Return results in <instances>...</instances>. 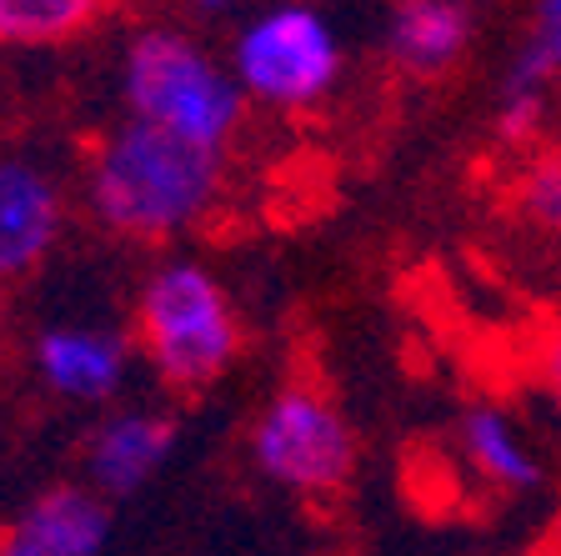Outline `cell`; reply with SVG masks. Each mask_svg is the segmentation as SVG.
Instances as JSON below:
<instances>
[{
	"mask_svg": "<svg viewBox=\"0 0 561 556\" xmlns=\"http://www.w3.org/2000/svg\"><path fill=\"white\" fill-rule=\"evenodd\" d=\"M136 337L165 386L201 392L241 351V321L231 296L201 261H165L136 302Z\"/></svg>",
	"mask_w": 561,
	"mask_h": 556,
	"instance_id": "obj_2",
	"label": "cell"
},
{
	"mask_svg": "<svg viewBox=\"0 0 561 556\" xmlns=\"http://www.w3.org/2000/svg\"><path fill=\"white\" fill-rule=\"evenodd\" d=\"M251 456L276 487L331 497L356 472V436L321 386H280L251 427Z\"/></svg>",
	"mask_w": 561,
	"mask_h": 556,
	"instance_id": "obj_5",
	"label": "cell"
},
{
	"mask_svg": "<svg viewBox=\"0 0 561 556\" xmlns=\"http://www.w3.org/2000/svg\"><path fill=\"white\" fill-rule=\"evenodd\" d=\"M245 91L216 56L191 46L181 31H140L126 50V105L136 121L226 151L241 126Z\"/></svg>",
	"mask_w": 561,
	"mask_h": 556,
	"instance_id": "obj_3",
	"label": "cell"
},
{
	"mask_svg": "<svg viewBox=\"0 0 561 556\" xmlns=\"http://www.w3.org/2000/svg\"><path fill=\"white\" fill-rule=\"evenodd\" d=\"M231 76L251 101L276 111H306L341 81V41L311 5H271L236 35Z\"/></svg>",
	"mask_w": 561,
	"mask_h": 556,
	"instance_id": "obj_4",
	"label": "cell"
},
{
	"mask_svg": "<svg viewBox=\"0 0 561 556\" xmlns=\"http://www.w3.org/2000/svg\"><path fill=\"white\" fill-rule=\"evenodd\" d=\"M531 376L541 382V392L551 396V401L561 406V321L557 326H547L537 337V347H531Z\"/></svg>",
	"mask_w": 561,
	"mask_h": 556,
	"instance_id": "obj_15",
	"label": "cell"
},
{
	"mask_svg": "<svg viewBox=\"0 0 561 556\" xmlns=\"http://www.w3.org/2000/svg\"><path fill=\"white\" fill-rule=\"evenodd\" d=\"M15 536L41 556H101L111 536V511L95 487H50L46 497L31 501Z\"/></svg>",
	"mask_w": 561,
	"mask_h": 556,
	"instance_id": "obj_11",
	"label": "cell"
},
{
	"mask_svg": "<svg viewBox=\"0 0 561 556\" xmlns=\"http://www.w3.org/2000/svg\"><path fill=\"white\" fill-rule=\"evenodd\" d=\"M0 556H41V552H35V546L31 542H21V536H5V542H0Z\"/></svg>",
	"mask_w": 561,
	"mask_h": 556,
	"instance_id": "obj_17",
	"label": "cell"
},
{
	"mask_svg": "<svg viewBox=\"0 0 561 556\" xmlns=\"http://www.w3.org/2000/svg\"><path fill=\"white\" fill-rule=\"evenodd\" d=\"M537 556H561V507H557V517H551V526H547V532H541Z\"/></svg>",
	"mask_w": 561,
	"mask_h": 556,
	"instance_id": "obj_16",
	"label": "cell"
},
{
	"mask_svg": "<svg viewBox=\"0 0 561 556\" xmlns=\"http://www.w3.org/2000/svg\"><path fill=\"white\" fill-rule=\"evenodd\" d=\"M105 11V0H0V46H60Z\"/></svg>",
	"mask_w": 561,
	"mask_h": 556,
	"instance_id": "obj_12",
	"label": "cell"
},
{
	"mask_svg": "<svg viewBox=\"0 0 561 556\" xmlns=\"http://www.w3.org/2000/svg\"><path fill=\"white\" fill-rule=\"evenodd\" d=\"M60 236V191L46 171L0 161V281L25 276Z\"/></svg>",
	"mask_w": 561,
	"mask_h": 556,
	"instance_id": "obj_8",
	"label": "cell"
},
{
	"mask_svg": "<svg viewBox=\"0 0 561 556\" xmlns=\"http://www.w3.org/2000/svg\"><path fill=\"white\" fill-rule=\"evenodd\" d=\"M456 446H461L467 472L491 491L522 497V491H537L547 481V462H541L537 441L506 406H467V417L456 427Z\"/></svg>",
	"mask_w": 561,
	"mask_h": 556,
	"instance_id": "obj_6",
	"label": "cell"
},
{
	"mask_svg": "<svg viewBox=\"0 0 561 556\" xmlns=\"http://www.w3.org/2000/svg\"><path fill=\"white\" fill-rule=\"evenodd\" d=\"M561 81V0H537L531 11V31H526L522 50L506 66L502 91L526 95H551Z\"/></svg>",
	"mask_w": 561,
	"mask_h": 556,
	"instance_id": "obj_14",
	"label": "cell"
},
{
	"mask_svg": "<svg viewBox=\"0 0 561 556\" xmlns=\"http://www.w3.org/2000/svg\"><path fill=\"white\" fill-rule=\"evenodd\" d=\"M175 452V421L156 417V411H121V417L101 421L85 452V472L101 497H130L151 481Z\"/></svg>",
	"mask_w": 561,
	"mask_h": 556,
	"instance_id": "obj_9",
	"label": "cell"
},
{
	"mask_svg": "<svg viewBox=\"0 0 561 556\" xmlns=\"http://www.w3.org/2000/svg\"><path fill=\"white\" fill-rule=\"evenodd\" d=\"M512 206L522 226L561 241V140H541L512 175Z\"/></svg>",
	"mask_w": 561,
	"mask_h": 556,
	"instance_id": "obj_13",
	"label": "cell"
},
{
	"mask_svg": "<svg viewBox=\"0 0 561 556\" xmlns=\"http://www.w3.org/2000/svg\"><path fill=\"white\" fill-rule=\"evenodd\" d=\"M196 140L161 131L130 116L95 146L85 171V201L105 231L130 241H165V236L196 226L221 196V161Z\"/></svg>",
	"mask_w": 561,
	"mask_h": 556,
	"instance_id": "obj_1",
	"label": "cell"
},
{
	"mask_svg": "<svg viewBox=\"0 0 561 556\" xmlns=\"http://www.w3.org/2000/svg\"><path fill=\"white\" fill-rule=\"evenodd\" d=\"M196 11H206V15H226V11H236L241 0H191Z\"/></svg>",
	"mask_w": 561,
	"mask_h": 556,
	"instance_id": "obj_18",
	"label": "cell"
},
{
	"mask_svg": "<svg viewBox=\"0 0 561 556\" xmlns=\"http://www.w3.org/2000/svg\"><path fill=\"white\" fill-rule=\"evenodd\" d=\"M35 366L50 382V392L76 396V401H105L126 376V347L105 331L60 326L35 341Z\"/></svg>",
	"mask_w": 561,
	"mask_h": 556,
	"instance_id": "obj_10",
	"label": "cell"
},
{
	"mask_svg": "<svg viewBox=\"0 0 561 556\" xmlns=\"http://www.w3.org/2000/svg\"><path fill=\"white\" fill-rule=\"evenodd\" d=\"M471 35H477V21L467 0H397L386 21V56L407 76L432 81L461 66Z\"/></svg>",
	"mask_w": 561,
	"mask_h": 556,
	"instance_id": "obj_7",
	"label": "cell"
}]
</instances>
